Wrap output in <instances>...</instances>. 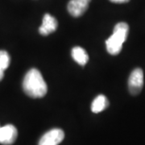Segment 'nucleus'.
Wrapping results in <instances>:
<instances>
[{
  "mask_svg": "<svg viewBox=\"0 0 145 145\" xmlns=\"http://www.w3.org/2000/svg\"><path fill=\"white\" fill-rule=\"evenodd\" d=\"M91 0H70L67 6L68 11L73 17L82 16L88 9Z\"/></svg>",
  "mask_w": 145,
  "mask_h": 145,
  "instance_id": "nucleus-6",
  "label": "nucleus"
},
{
  "mask_svg": "<svg viewBox=\"0 0 145 145\" xmlns=\"http://www.w3.org/2000/svg\"><path fill=\"white\" fill-rule=\"evenodd\" d=\"M24 92L31 98H42L47 93L48 87L40 72L36 69H31L27 72L23 81Z\"/></svg>",
  "mask_w": 145,
  "mask_h": 145,
  "instance_id": "nucleus-1",
  "label": "nucleus"
},
{
  "mask_svg": "<svg viewBox=\"0 0 145 145\" xmlns=\"http://www.w3.org/2000/svg\"><path fill=\"white\" fill-rule=\"evenodd\" d=\"M10 56L7 52L3 50L0 51V69L3 70L7 69L10 65Z\"/></svg>",
  "mask_w": 145,
  "mask_h": 145,
  "instance_id": "nucleus-10",
  "label": "nucleus"
},
{
  "mask_svg": "<svg viewBox=\"0 0 145 145\" xmlns=\"http://www.w3.org/2000/svg\"><path fill=\"white\" fill-rule=\"evenodd\" d=\"M65 138V133L61 129H52L40 138L38 145H58Z\"/></svg>",
  "mask_w": 145,
  "mask_h": 145,
  "instance_id": "nucleus-4",
  "label": "nucleus"
},
{
  "mask_svg": "<svg viewBox=\"0 0 145 145\" xmlns=\"http://www.w3.org/2000/svg\"><path fill=\"white\" fill-rule=\"evenodd\" d=\"M72 59L80 65H85L89 61V56L86 50L82 47H74L71 52Z\"/></svg>",
  "mask_w": 145,
  "mask_h": 145,
  "instance_id": "nucleus-8",
  "label": "nucleus"
},
{
  "mask_svg": "<svg viewBox=\"0 0 145 145\" xmlns=\"http://www.w3.org/2000/svg\"><path fill=\"white\" fill-rule=\"evenodd\" d=\"M18 131L15 126L6 125L0 127V144L3 145H11L17 139Z\"/></svg>",
  "mask_w": 145,
  "mask_h": 145,
  "instance_id": "nucleus-5",
  "label": "nucleus"
},
{
  "mask_svg": "<svg viewBox=\"0 0 145 145\" xmlns=\"http://www.w3.org/2000/svg\"><path fill=\"white\" fill-rule=\"evenodd\" d=\"M57 20L50 14H45L43 18L42 25L39 28V32L43 36H48L55 31L57 28Z\"/></svg>",
  "mask_w": 145,
  "mask_h": 145,
  "instance_id": "nucleus-7",
  "label": "nucleus"
},
{
  "mask_svg": "<svg viewBox=\"0 0 145 145\" xmlns=\"http://www.w3.org/2000/svg\"><path fill=\"white\" fill-rule=\"evenodd\" d=\"M4 77V70H3L2 69H0V81Z\"/></svg>",
  "mask_w": 145,
  "mask_h": 145,
  "instance_id": "nucleus-12",
  "label": "nucleus"
},
{
  "mask_svg": "<svg viewBox=\"0 0 145 145\" xmlns=\"http://www.w3.org/2000/svg\"><path fill=\"white\" fill-rule=\"evenodd\" d=\"M110 1L114 3H128L130 0H110Z\"/></svg>",
  "mask_w": 145,
  "mask_h": 145,
  "instance_id": "nucleus-11",
  "label": "nucleus"
},
{
  "mask_svg": "<svg viewBox=\"0 0 145 145\" xmlns=\"http://www.w3.org/2000/svg\"><path fill=\"white\" fill-rule=\"evenodd\" d=\"M144 86V72L137 68L135 69L130 75L128 79V89L132 95H137L141 92Z\"/></svg>",
  "mask_w": 145,
  "mask_h": 145,
  "instance_id": "nucleus-3",
  "label": "nucleus"
},
{
  "mask_svg": "<svg viewBox=\"0 0 145 145\" xmlns=\"http://www.w3.org/2000/svg\"><path fill=\"white\" fill-rule=\"evenodd\" d=\"M109 106V102L107 98L103 94L97 96L92 103L91 110L93 113H100L105 109H106Z\"/></svg>",
  "mask_w": 145,
  "mask_h": 145,
  "instance_id": "nucleus-9",
  "label": "nucleus"
},
{
  "mask_svg": "<svg viewBox=\"0 0 145 145\" xmlns=\"http://www.w3.org/2000/svg\"><path fill=\"white\" fill-rule=\"evenodd\" d=\"M129 31L127 23L120 22L114 27L113 34L106 40V50L111 55H118L121 52L123 44L126 41Z\"/></svg>",
  "mask_w": 145,
  "mask_h": 145,
  "instance_id": "nucleus-2",
  "label": "nucleus"
}]
</instances>
